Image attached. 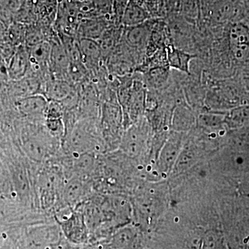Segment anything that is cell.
Returning <instances> with one entry per match:
<instances>
[{"mask_svg": "<svg viewBox=\"0 0 249 249\" xmlns=\"http://www.w3.org/2000/svg\"><path fill=\"white\" fill-rule=\"evenodd\" d=\"M49 101L43 94L37 93L22 98L18 101L17 106L21 113L31 119L45 120Z\"/></svg>", "mask_w": 249, "mask_h": 249, "instance_id": "8fae6325", "label": "cell"}, {"mask_svg": "<svg viewBox=\"0 0 249 249\" xmlns=\"http://www.w3.org/2000/svg\"><path fill=\"white\" fill-rule=\"evenodd\" d=\"M169 67H159L150 69L145 72V80L147 85L153 88H160L168 80Z\"/></svg>", "mask_w": 249, "mask_h": 249, "instance_id": "ffe728a7", "label": "cell"}, {"mask_svg": "<svg viewBox=\"0 0 249 249\" xmlns=\"http://www.w3.org/2000/svg\"><path fill=\"white\" fill-rule=\"evenodd\" d=\"M198 157L199 155L194 147L190 145L183 147L172 172L175 175H178L188 170L196 163Z\"/></svg>", "mask_w": 249, "mask_h": 249, "instance_id": "d6986e66", "label": "cell"}, {"mask_svg": "<svg viewBox=\"0 0 249 249\" xmlns=\"http://www.w3.org/2000/svg\"><path fill=\"white\" fill-rule=\"evenodd\" d=\"M81 10H83V11H89V8L88 6H83Z\"/></svg>", "mask_w": 249, "mask_h": 249, "instance_id": "484cf974", "label": "cell"}, {"mask_svg": "<svg viewBox=\"0 0 249 249\" xmlns=\"http://www.w3.org/2000/svg\"><path fill=\"white\" fill-rule=\"evenodd\" d=\"M78 40L83 63L89 71H97L103 55L99 42L84 37H80Z\"/></svg>", "mask_w": 249, "mask_h": 249, "instance_id": "7c38bea8", "label": "cell"}, {"mask_svg": "<svg viewBox=\"0 0 249 249\" xmlns=\"http://www.w3.org/2000/svg\"><path fill=\"white\" fill-rule=\"evenodd\" d=\"M30 67L29 53L25 49L21 48L13 57L9 67V76L14 80H20L25 76Z\"/></svg>", "mask_w": 249, "mask_h": 249, "instance_id": "e0dca14e", "label": "cell"}, {"mask_svg": "<svg viewBox=\"0 0 249 249\" xmlns=\"http://www.w3.org/2000/svg\"><path fill=\"white\" fill-rule=\"evenodd\" d=\"M53 137L48 131L42 133V131L36 134H30L26 131L22 137V148L25 155L34 161L40 163L50 160L51 157L56 152L57 145L54 144Z\"/></svg>", "mask_w": 249, "mask_h": 249, "instance_id": "277c9868", "label": "cell"}, {"mask_svg": "<svg viewBox=\"0 0 249 249\" xmlns=\"http://www.w3.org/2000/svg\"><path fill=\"white\" fill-rule=\"evenodd\" d=\"M52 44L48 41H42L36 45L32 46L29 53L30 66L34 70H39L49 67Z\"/></svg>", "mask_w": 249, "mask_h": 249, "instance_id": "5bb4252c", "label": "cell"}, {"mask_svg": "<svg viewBox=\"0 0 249 249\" xmlns=\"http://www.w3.org/2000/svg\"><path fill=\"white\" fill-rule=\"evenodd\" d=\"M166 53L169 67L190 74V62L192 59L196 58V55L186 53L175 48L173 45L167 47Z\"/></svg>", "mask_w": 249, "mask_h": 249, "instance_id": "9a60e30c", "label": "cell"}, {"mask_svg": "<svg viewBox=\"0 0 249 249\" xmlns=\"http://www.w3.org/2000/svg\"><path fill=\"white\" fill-rule=\"evenodd\" d=\"M68 2L69 3H71L72 2V0H68Z\"/></svg>", "mask_w": 249, "mask_h": 249, "instance_id": "4316f807", "label": "cell"}, {"mask_svg": "<svg viewBox=\"0 0 249 249\" xmlns=\"http://www.w3.org/2000/svg\"><path fill=\"white\" fill-rule=\"evenodd\" d=\"M140 244L138 229L132 226H124L109 237L107 249H137Z\"/></svg>", "mask_w": 249, "mask_h": 249, "instance_id": "9c48e42d", "label": "cell"}, {"mask_svg": "<svg viewBox=\"0 0 249 249\" xmlns=\"http://www.w3.org/2000/svg\"><path fill=\"white\" fill-rule=\"evenodd\" d=\"M150 137V127L144 119L131 124L123 134L120 149L132 159L139 158L146 152Z\"/></svg>", "mask_w": 249, "mask_h": 249, "instance_id": "3957f363", "label": "cell"}, {"mask_svg": "<svg viewBox=\"0 0 249 249\" xmlns=\"http://www.w3.org/2000/svg\"><path fill=\"white\" fill-rule=\"evenodd\" d=\"M52 44L49 71L54 78L68 80L70 61L61 41H53ZM69 81V80H68Z\"/></svg>", "mask_w": 249, "mask_h": 249, "instance_id": "30bf717a", "label": "cell"}, {"mask_svg": "<svg viewBox=\"0 0 249 249\" xmlns=\"http://www.w3.org/2000/svg\"><path fill=\"white\" fill-rule=\"evenodd\" d=\"M80 1H83V0H80Z\"/></svg>", "mask_w": 249, "mask_h": 249, "instance_id": "83f0119b", "label": "cell"}, {"mask_svg": "<svg viewBox=\"0 0 249 249\" xmlns=\"http://www.w3.org/2000/svg\"><path fill=\"white\" fill-rule=\"evenodd\" d=\"M93 188L91 181L75 177L67 178L62 189V206L76 209L93 196Z\"/></svg>", "mask_w": 249, "mask_h": 249, "instance_id": "5b68a950", "label": "cell"}, {"mask_svg": "<svg viewBox=\"0 0 249 249\" xmlns=\"http://www.w3.org/2000/svg\"><path fill=\"white\" fill-rule=\"evenodd\" d=\"M236 11L235 3L232 0H224L214 7L213 17L218 22H224L233 17Z\"/></svg>", "mask_w": 249, "mask_h": 249, "instance_id": "7402d4cb", "label": "cell"}, {"mask_svg": "<svg viewBox=\"0 0 249 249\" xmlns=\"http://www.w3.org/2000/svg\"><path fill=\"white\" fill-rule=\"evenodd\" d=\"M8 232V231H7ZM0 249H19L14 239L9 235L8 232L7 237L4 242L0 245Z\"/></svg>", "mask_w": 249, "mask_h": 249, "instance_id": "d4e9b609", "label": "cell"}, {"mask_svg": "<svg viewBox=\"0 0 249 249\" xmlns=\"http://www.w3.org/2000/svg\"><path fill=\"white\" fill-rule=\"evenodd\" d=\"M229 45L237 60H245L249 57V27L242 22L234 23L229 32Z\"/></svg>", "mask_w": 249, "mask_h": 249, "instance_id": "ba28073f", "label": "cell"}, {"mask_svg": "<svg viewBox=\"0 0 249 249\" xmlns=\"http://www.w3.org/2000/svg\"><path fill=\"white\" fill-rule=\"evenodd\" d=\"M182 135L175 132L165 142V143L160 151L157 165L160 173L169 174L172 173L178 155L183 148Z\"/></svg>", "mask_w": 249, "mask_h": 249, "instance_id": "52a82bcc", "label": "cell"}, {"mask_svg": "<svg viewBox=\"0 0 249 249\" xmlns=\"http://www.w3.org/2000/svg\"><path fill=\"white\" fill-rule=\"evenodd\" d=\"M9 196H0V227L22 220L24 214Z\"/></svg>", "mask_w": 249, "mask_h": 249, "instance_id": "2e32d148", "label": "cell"}, {"mask_svg": "<svg viewBox=\"0 0 249 249\" xmlns=\"http://www.w3.org/2000/svg\"><path fill=\"white\" fill-rule=\"evenodd\" d=\"M199 122L205 127H217L221 124L222 117L220 115L214 114H204L199 118Z\"/></svg>", "mask_w": 249, "mask_h": 249, "instance_id": "cb8c5ba5", "label": "cell"}, {"mask_svg": "<svg viewBox=\"0 0 249 249\" xmlns=\"http://www.w3.org/2000/svg\"><path fill=\"white\" fill-rule=\"evenodd\" d=\"M99 114L104 139H107L109 142L110 140V142L117 139L119 129L124 124L122 109L114 103L106 102L103 105Z\"/></svg>", "mask_w": 249, "mask_h": 249, "instance_id": "8992f818", "label": "cell"}, {"mask_svg": "<svg viewBox=\"0 0 249 249\" xmlns=\"http://www.w3.org/2000/svg\"><path fill=\"white\" fill-rule=\"evenodd\" d=\"M45 88L46 93L44 96L49 101L63 103L74 97L71 82L67 80L53 77L47 82Z\"/></svg>", "mask_w": 249, "mask_h": 249, "instance_id": "4fadbf2b", "label": "cell"}, {"mask_svg": "<svg viewBox=\"0 0 249 249\" xmlns=\"http://www.w3.org/2000/svg\"><path fill=\"white\" fill-rule=\"evenodd\" d=\"M96 118H85L65 132L62 145L67 155L78 156L83 154L100 153L103 145L98 135Z\"/></svg>", "mask_w": 249, "mask_h": 249, "instance_id": "6da1fadb", "label": "cell"}, {"mask_svg": "<svg viewBox=\"0 0 249 249\" xmlns=\"http://www.w3.org/2000/svg\"><path fill=\"white\" fill-rule=\"evenodd\" d=\"M53 216L69 242L80 247L89 243V229L80 210L65 206L54 212Z\"/></svg>", "mask_w": 249, "mask_h": 249, "instance_id": "7a4b0ae2", "label": "cell"}, {"mask_svg": "<svg viewBox=\"0 0 249 249\" xmlns=\"http://www.w3.org/2000/svg\"><path fill=\"white\" fill-rule=\"evenodd\" d=\"M147 15L145 11L137 6H131L126 11L124 22L126 25L134 27L145 21Z\"/></svg>", "mask_w": 249, "mask_h": 249, "instance_id": "603a6c76", "label": "cell"}, {"mask_svg": "<svg viewBox=\"0 0 249 249\" xmlns=\"http://www.w3.org/2000/svg\"><path fill=\"white\" fill-rule=\"evenodd\" d=\"M199 249H227L222 234L217 231H209L201 238Z\"/></svg>", "mask_w": 249, "mask_h": 249, "instance_id": "44dd1931", "label": "cell"}, {"mask_svg": "<svg viewBox=\"0 0 249 249\" xmlns=\"http://www.w3.org/2000/svg\"><path fill=\"white\" fill-rule=\"evenodd\" d=\"M130 27L125 33L127 43L133 48L140 49L145 47L150 37V28L141 25Z\"/></svg>", "mask_w": 249, "mask_h": 249, "instance_id": "ac0fdd59", "label": "cell"}]
</instances>
